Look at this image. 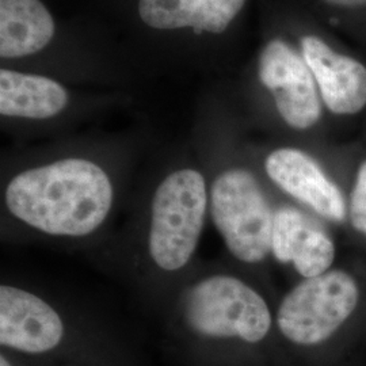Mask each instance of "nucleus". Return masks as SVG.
<instances>
[{"label": "nucleus", "instance_id": "f257e3e1", "mask_svg": "<svg viewBox=\"0 0 366 366\" xmlns=\"http://www.w3.org/2000/svg\"><path fill=\"white\" fill-rule=\"evenodd\" d=\"M105 171L83 159H66L16 175L6 192L14 216L51 235L92 234L112 208Z\"/></svg>", "mask_w": 366, "mask_h": 366}, {"label": "nucleus", "instance_id": "f03ea898", "mask_svg": "<svg viewBox=\"0 0 366 366\" xmlns=\"http://www.w3.org/2000/svg\"><path fill=\"white\" fill-rule=\"evenodd\" d=\"M208 204L202 175L181 170L157 187L152 204L149 252L159 267L174 272L192 258Z\"/></svg>", "mask_w": 366, "mask_h": 366}, {"label": "nucleus", "instance_id": "7ed1b4c3", "mask_svg": "<svg viewBox=\"0 0 366 366\" xmlns=\"http://www.w3.org/2000/svg\"><path fill=\"white\" fill-rule=\"evenodd\" d=\"M212 217L237 259L254 263L272 251L274 214L249 171H225L214 181Z\"/></svg>", "mask_w": 366, "mask_h": 366}, {"label": "nucleus", "instance_id": "20e7f679", "mask_svg": "<svg viewBox=\"0 0 366 366\" xmlns=\"http://www.w3.org/2000/svg\"><path fill=\"white\" fill-rule=\"evenodd\" d=\"M186 319L197 332L249 343L263 340L272 326L270 311L261 296L244 282L213 275L197 284L187 296Z\"/></svg>", "mask_w": 366, "mask_h": 366}, {"label": "nucleus", "instance_id": "39448f33", "mask_svg": "<svg viewBox=\"0 0 366 366\" xmlns=\"http://www.w3.org/2000/svg\"><path fill=\"white\" fill-rule=\"evenodd\" d=\"M357 301V284L345 272L307 278L282 301L278 326L295 343L316 345L328 340L347 320Z\"/></svg>", "mask_w": 366, "mask_h": 366}, {"label": "nucleus", "instance_id": "423d86ee", "mask_svg": "<svg viewBox=\"0 0 366 366\" xmlns=\"http://www.w3.org/2000/svg\"><path fill=\"white\" fill-rule=\"evenodd\" d=\"M258 75L272 92L280 116L295 129H310L322 117V98L314 75L282 39H272L259 54Z\"/></svg>", "mask_w": 366, "mask_h": 366}, {"label": "nucleus", "instance_id": "0eeeda50", "mask_svg": "<svg viewBox=\"0 0 366 366\" xmlns=\"http://www.w3.org/2000/svg\"><path fill=\"white\" fill-rule=\"evenodd\" d=\"M300 53L332 114L353 116L365 109L366 66L361 60L316 34L301 37Z\"/></svg>", "mask_w": 366, "mask_h": 366}, {"label": "nucleus", "instance_id": "6e6552de", "mask_svg": "<svg viewBox=\"0 0 366 366\" xmlns=\"http://www.w3.org/2000/svg\"><path fill=\"white\" fill-rule=\"evenodd\" d=\"M63 338V323L49 304L22 289L0 287V343L26 353H45Z\"/></svg>", "mask_w": 366, "mask_h": 366}, {"label": "nucleus", "instance_id": "1a4fd4ad", "mask_svg": "<svg viewBox=\"0 0 366 366\" xmlns=\"http://www.w3.org/2000/svg\"><path fill=\"white\" fill-rule=\"evenodd\" d=\"M264 167L273 182L320 216L334 222L345 219L346 205L340 189L305 152L277 149L267 157Z\"/></svg>", "mask_w": 366, "mask_h": 366}, {"label": "nucleus", "instance_id": "9d476101", "mask_svg": "<svg viewBox=\"0 0 366 366\" xmlns=\"http://www.w3.org/2000/svg\"><path fill=\"white\" fill-rule=\"evenodd\" d=\"M272 251L278 261L292 262L305 278L326 273L335 255L330 236L301 212L290 208L274 213Z\"/></svg>", "mask_w": 366, "mask_h": 366}, {"label": "nucleus", "instance_id": "9b49d317", "mask_svg": "<svg viewBox=\"0 0 366 366\" xmlns=\"http://www.w3.org/2000/svg\"><path fill=\"white\" fill-rule=\"evenodd\" d=\"M246 0H140L139 13L155 29L193 27L196 33H222Z\"/></svg>", "mask_w": 366, "mask_h": 366}, {"label": "nucleus", "instance_id": "f8f14e48", "mask_svg": "<svg viewBox=\"0 0 366 366\" xmlns=\"http://www.w3.org/2000/svg\"><path fill=\"white\" fill-rule=\"evenodd\" d=\"M54 24L39 0H0V54L22 57L52 39Z\"/></svg>", "mask_w": 366, "mask_h": 366}, {"label": "nucleus", "instance_id": "ddd939ff", "mask_svg": "<svg viewBox=\"0 0 366 366\" xmlns=\"http://www.w3.org/2000/svg\"><path fill=\"white\" fill-rule=\"evenodd\" d=\"M68 102L64 87L52 79L0 71V113L10 117L44 118L59 114Z\"/></svg>", "mask_w": 366, "mask_h": 366}, {"label": "nucleus", "instance_id": "4468645a", "mask_svg": "<svg viewBox=\"0 0 366 366\" xmlns=\"http://www.w3.org/2000/svg\"><path fill=\"white\" fill-rule=\"evenodd\" d=\"M352 222L357 231L366 235V160L361 164L352 193Z\"/></svg>", "mask_w": 366, "mask_h": 366}, {"label": "nucleus", "instance_id": "2eb2a0df", "mask_svg": "<svg viewBox=\"0 0 366 366\" xmlns=\"http://www.w3.org/2000/svg\"><path fill=\"white\" fill-rule=\"evenodd\" d=\"M331 10L340 13H354L366 10V0H320Z\"/></svg>", "mask_w": 366, "mask_h": 366}, {"label": "nucleus", "instance_id": "dca6fc26", "mask_svg": "<svg viewBox=\"0 0 366 366\" xmlns=\"http://www.w3.org/2000/svg\"><path fill=\"white\" fill-rule=\"evenodd\" d=\"M0 366H11L10 362L4 358V357H0Z\"/></svg>", "mask_w": 366, "mask_h": 366}]
</instances>
